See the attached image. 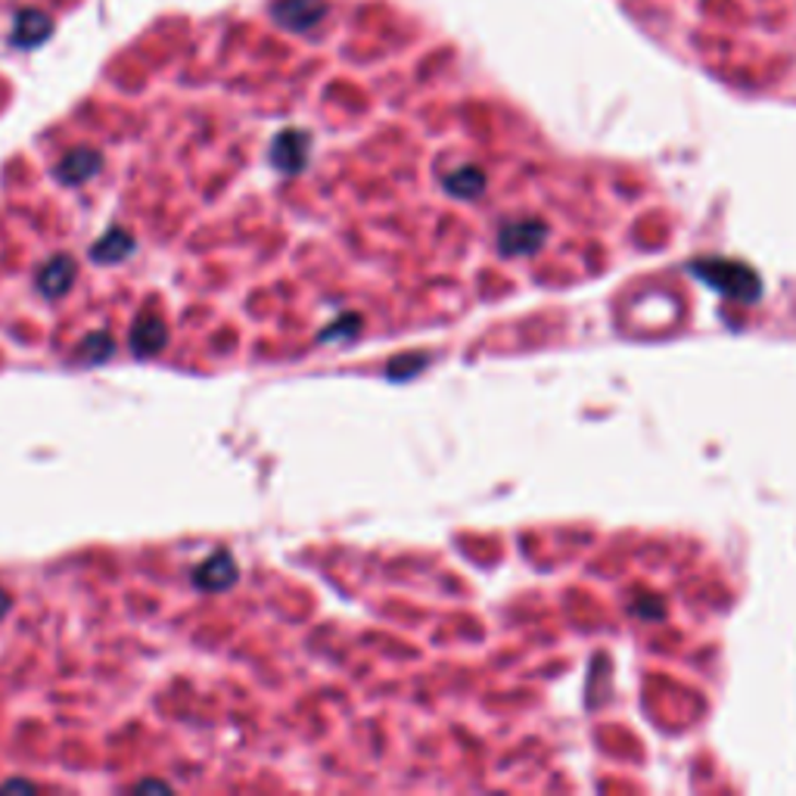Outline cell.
I'll use <instances>...</instances> for the list:
<instances>
[{"instance_id": "1", "label": "cell", "mask_w": 796, "mask_h": 796, "mask_svg": "<svg viewBox=\"0 0 796 796\" xmlns=\"http://www.w3.org/2000/svg\"><path fill=\"white\" fill-rule=\"evenodd\" d=\"M691 274L737 302H753L762 293V281L756 277L753 268L735 262V259H700L691 265Z\"/></svg>"}, {"instance_id": "2", "label": "cell", "mask_w": 796, "mask_h": 796, "mask_svg": "<svg viewBox=\"0 0 796 796\" xmlns=\"http://www.w3.org/2000/svg\"><path fill=\"white\" fill-rule=\"evenodd\" d=\"M548 240V225L542 218H520V222H508L498 234V249L504 256H532L535 249Z\"/></svg>"}, {"instance_id": "3", "label": "cell", "mask_w": 796, "mask_h": 796, "mask_svg": "<svg viewBox=\"0 0 796 796\" xmlns=\"http://www.w3.org/2000/svg\"><path fill=\"white\" fill-rule=\"evenodd\" d=\"M271 13L289 32H311L328 16V3L324 0H277Z\"/></svg>"}, {"instance_id": "4", "label": "cell", "mask_w": 796, "mask_h": 796, "mask_svg": "<svg viewBox=\"0 0 796 796\" xmlns=\"http://www.w3.org/2000/svg\"><path fill=\"white\" fill-rule=\"evenodd\" d=\"M237 579H240L237 560H234L227 551L212 554L205 563H200V567L193 570V582H197V589H203V592H227Z\"/></svg>"}, {"instance_id": "5", "label": "cell", "mask_w": 796, "mask_h": 796, "mask_svg": "<svg viewBox=\"0 0 796 796\" xmlns=\"http://www.w3.org/2000/svg\"><path fill=\"white\" fill-rule=\"evenodd\" d=\"M271 163L277 165L284 175L302 171L308 163V134L306 131H284L271 146Z\"/></svg>"}, {"instance_id": "6", "label": "cell", "mask_w": 796, "mask_h": 796, "mask_svg": "<svg viewBox=\"0 0 796 796\" xmlns=\"http://www.w3.org/2000/svg\"><path fill=\"white\" fill-rule=\"evenodd\" d=\"M72 281H75V262L69 256H54L38 274V289L47 299H60L69 293Z\"/></svg>"}, {"instance_id": "7", "label": "cell", "mask_w": 796, "mask_h": 796, "mask_svg": "<svg viewBox=\"0 0 796 796\" xmlns=\"http://www.w3.org/2000/svg\"><path fill=\"white\" fill-rule=\"evenodd\" d=\"M100 153L97 150H72L60 165H57V175H60L62 185H84L91 181L97 171H100Z\"/></svg>"}, {"instance_id": "8", "label": "cell", "mask_w": 796, "mask_h": 796, "mask_svg": "<svg viewBox=\"0 0 796 796\" xmlns=\"http://www.w3.org/2000/svg\"><path fill=\"white\" fill-rule=\"evenodd\" d=\"M165 340H168V330L165 324L153 314H141L138 318V324L131 330V348H134V355H156L159 348L165 346Z\"/></svg>"}, {"instance_id": "9", "label": "cell", "mask_w": 796, "mask_h": 796, "mask_svg": "<svg viewBox=\"0 0 796 796\" xmlns=\"http://www.w3.org/2000/svg\"><path fill=\"white\" fill-rule=\"evenodd\" d=\"M134 249V237L122 230V227H112V230H106V237L94 243L91 249V259L94 262H103V265H116V262H122L124 256Z\"/></svg>"}, {"instance_id": "10", "label": "cell", "mask_w": 796, "mask_h": 796, "mask_svg": "<svg viewBox=\"0 0 796 796\" xmlns=\"http://www.w3.org/2000/svg\"><path fill=\"white\" fill-rule=\"evenodd\" d=\"M50 20L44 16L41 10H22L16 16V28H13V41L20 47H35L50 35Z\"/></svg>"}, {"instance_id": "11", "label": "cell", "mask_w": 796, "mask_h": 796, "mask_svg": "<svg viewBox=\"0 0 796 796\" xmlns=\"http://www.w3.org/2000/svg\"><path fill=\"white\" fill-rule=\"evenodd\" d=\"M445 190L454 193V197H461V200H473V197H479L486 190V175L476 165L458 168V171H451L445 178Z\"/></svg>"}, {"instance_id": "12", "label": "cell", "mask_w": 796, "mask_h": 796, "mask_svg": "<svg viewBox=\"0 0 796 796\" xmlns=\"http://www.w3.org/2000/svg\"><path fill=\"white\" fill-rule=\"evenodd\" d=\"M112 336L103 330V333H91L87 340L82 343V361H91V365H97V361H106L109 355H112Z\"/></svg>"}, {"instance_id": "13", "label": "cell", "mask_w": 796, "mask_h": 796, "mask_svg": "<svg viewBox=\"0 0 796 796\" xmlns=\"http://www.w3.org/2000/svg\"><path fill=\"white\" fill-rule=\"evenodd\" d=\"M35 794V784H28V781H3L0 784V794Z\"/></svg>"}, {"instance_id": "14", "label": "cell", "mask_w": 796, "mask_h": 796, "mask_svg": "<svg viewBox=\"0 0 796 796\" xmlns=\"http://www.w3.org/2000/svg\"><path fill=\"white\" fill-rule=\"evenodd\" d=\"M138 794H150V791H159V794H168V784L165 781H141L138 787H134Z\"/></svg>"}, {"instance_id": "15", "label": "cell", "mask_w": 796, "mask_h": 796, "mask_svg": "<svg viewBox=\"0 0 796 796\" xmlns=\"http://www.w3.org/2000/svg\"><path fill=\"white\" fill-rule=\"evenodd\" d=\"M7 610H10V594L0 589V619L7 616Z\"/></svg>"}]
</instances>
